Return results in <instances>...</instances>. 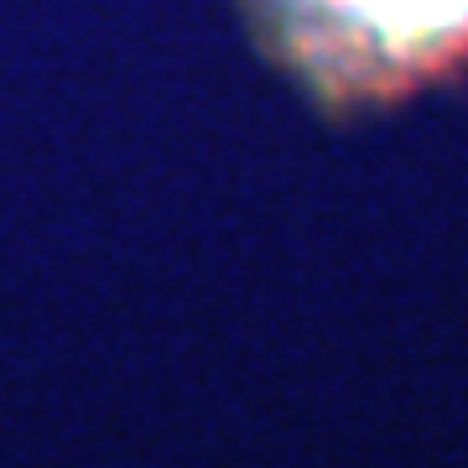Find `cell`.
I'll use <instances>...</instances> for the list:
<instances>
[{"instance_id":"obj_1","label":"cell","mask_w":468,"mask_h":468,"mask_svg":"<svg viewBox=\"0 0 468 468\" xmlns=\"http://www.w3.org/2000/svg\"><path fill=\"white\" fill-rule=\"evenodd\" d=\"M266 48L334 104L390 100L468 58V0H250Z\"/></svg>"}]
</instances>
